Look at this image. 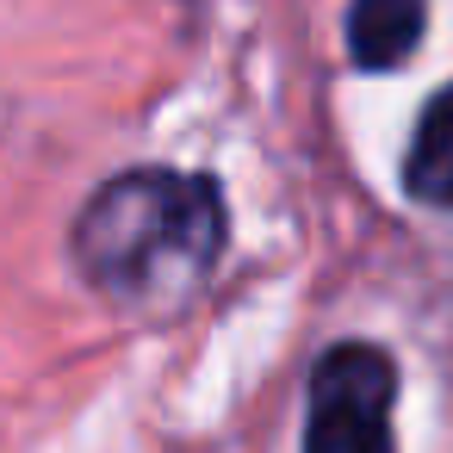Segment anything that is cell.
Here are the masks:
<instances>
[{"mask_svg": "<svg viewBox=\"0 0 453 453\" xmlns=\"http://www.w3.org/2000/svg\"><path fill=\"white\" fill-rule=\"evenodd\" d=\"M230 249V205L211 174L125 168L88 193L69 224L75 273L125 317H187Z\"/></svg>", "mask_w": 453, "mask_h": 453, "instance_id": "6da1fadb", "label": "cell"}, {"mask_svg": "<svg viewBox=\"0 0 453 453\" xmlns=\"http://www.w3.org/2000/svg\"><path fill=\"white\" fill-rule=\"evenodd\" d=\"M304 453H397V360L379 342H329L317 354Z\"/></svg>", "mask_w": 453, "mask_h": 453, "instance_id": "7a4b0ae2", "label": "cell"}, {"mask_svg": "<svg viewBox=\"0 0 453 453\" xmlns=\"http://www.w3.org/2000/svg\"><path fill=\"white\" fill-rule=\"evenodd\" d=\"M428 0H348V63L366 75H391L422 50Z\"/></svg>", "mask_w": 453, "mask_h": 453, "instance_id": "3957f363", "label": "cell"}, {"mask_svg": "<svg viewBox=\"0 0 453 453\" xmlns=\"http://www.w3.org/2000/svg\"><path fill=\"white\" fill-rule=\"evenodd\" d=\"M403 193L428 211H453V81L428 94L403 150Z\"/></svg>", "mask_w": 453, "mask_h": 453, "instance_id": "277c9868", "label": "cell"}]
</instances>
